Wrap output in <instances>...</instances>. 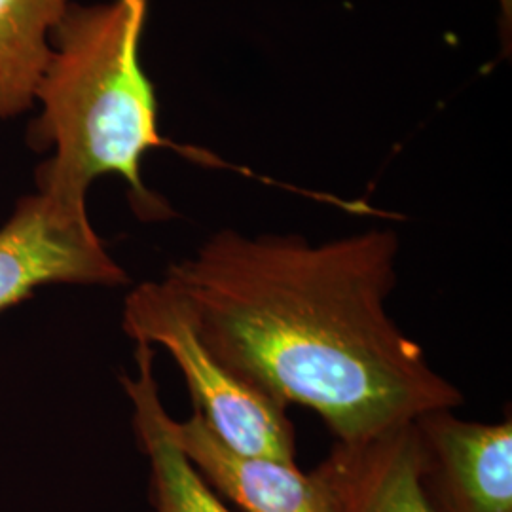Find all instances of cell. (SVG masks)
I'll use <instances>...</instances> for the list:
<instances>
[{"label": "cell", "instance_id": "1", "mask_svg": "<svg viewBox=\"0 0 512 512\" xmlns=\"http://www.w3.org/2000/svg\"><path fill=\"white\" fill-rule=\"evenodd\" d=\"M399 249L380 228L323 243L220 230L162 281L236 378L353 446L465 403L387 311Z\"/></svg>", "mask_w": 512, "mask_h": 512}, {"label": "cell", "instance_id": "2", "mask_svg": "<svg viewBox=\"0 0 512 512\" xmlns=\"http://www.w3.org/2000/svg\"><path fill=\"white\" fill-rule=\"evenodd\" d=\"M148 0H109L69 8L52 33V59L40 80L42 112L29 145L54 148L37 169V188L86 202L101 175L129 184L139 217L164 219L169 209L143 183L150 150L171 147L158 126V99L141 63Z\"/></svg>", "mask_w": 512, "mask_h": 512}, {"label": "cell", "instance_id": "3", "mask_svg": "<svg viewBox=\"0 0 512 512\" xmlns=\"http://www.w3.org/2000/svg\"><path fill=\"white\" fill-rule=\"evenodd\" d=\"M124 330L135 342L169 351L183 372L194 412L228 446L296 463V435L287 408L243 384L203 346L183 302L164 281H148L129 294Z\"/></svg>", "mask_w": 512, "mask_h": 512}, {"label": "cell", "instance_id": "4", "mask_svg": "<svg viewBox=\"0 0 512 512\" xmlns=\"http://www.w3.org/2000/svg\"><path fill=\"white\" fill-rule=\"evenodd\" d=\"M46 283L116 287L128 275L97 238L86 202L38 188L0 228V311Z\"/></svg>", "mask_w": 512, "mask_h": 512}, {"label": "cell", "instance_id": "5", "mask_svg": "<svg viewBox=\"0 0 512 512\" xmlns=\"http://www.w3.org/2000/svg\"><path fill=\"white\" fill-rule=\"evenodd\" d=\"M165 435L203 482L238 512H338L332 458L313 471L298 463L243 454L228 446L198 412L186 421L162 412Z\"/></svg>", "mask_w": 512, "mask_h": 512}, {"label": "cell", "instance_id": "6", "mask_svg": "<svg viewBox=\"0 0 512 512\" xmlns=\"http://www.w3.org/2000/svg\"><path fill=\"white\" fill-rule=\"evenodd\" d=\"M421 480L437 512H512V420L467 421L454 410L414 420Z\"/></svg>", "mask_w": 512, "mask_h": 512}, {"label": "cell", "instance_id": "7", "mask_svg": "<svg viewBox=\"0 0 512 512\" xmlns=\"http://www.w3.org/2000/svg\"><path fill=\"white\" fill-rule=\"evenodd\" d=\"M338 512H437L421 480L414 421L363 444H334Z\"/></svg>", "mask_w": 512, "mask_h": 512}, {"label": "cell", "instance_id": "8", "mask_svg": "<svg viewBox=\"0 0 512 512\" xmlns=\"http://www.w3.org/2000/svg\"><path fill=\"white\" fill-rule=\"evenodd\" d=\"M135 361L137 376H124L122 382L135 410V435L150 467L148 512H238L203 482L165 435L152 346L137 342Z\"/></svg>", "mask_w": 512, "mask_h": 512}, {"label": "cell", "instance_id": "9", "mask_svg": "<svg viewBox=\"0 0 512 512\" xmlns=\"http://www.w3.org/2000/svg\"><path fill=\"white\" fill-rule=\"evenodd\" d=\"M74 0H0V120L37 105L52 33Z\"/></svg>", "mask_w": 512, "mask_h": 512}, {"label": "cell", "instance_id": "10", "mask_svg": "<svg viewBox=\"0 0 512 512\" xmlns=\"http://www.w3.org/2000/svg\"><path fill=\"white\" fill-rule=\"evenodd\" d=\"M501 4V16L505 19V29L511 31L512 0H499Z\"/></svg>", "mask_w": 512, "mask_h": 512}]
</instances>
